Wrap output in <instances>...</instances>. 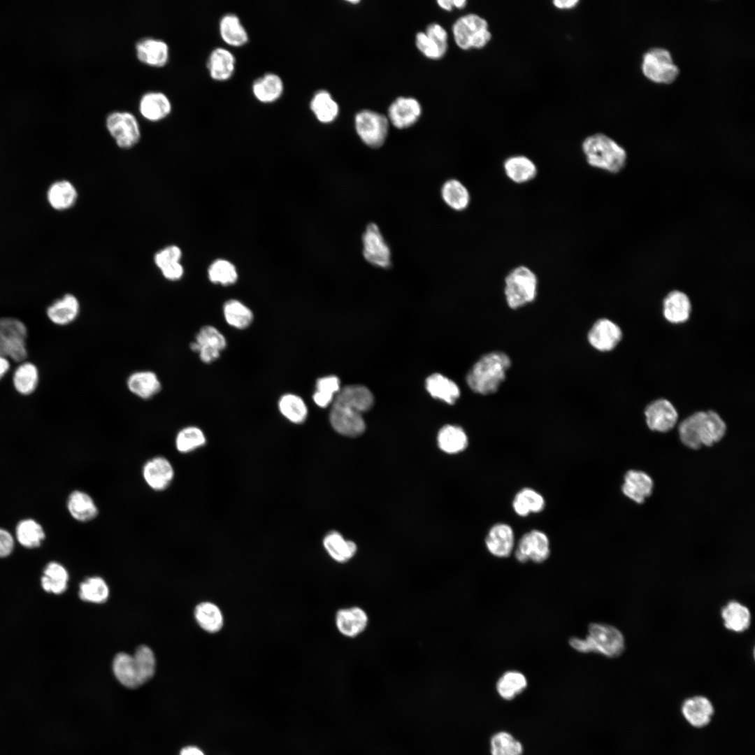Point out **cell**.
Wrapping results in <instances>:
<instances>
[{
	"label": "cell",
	"mask_w": 755,
	"mask_h": 755,
	"mask_svg": "<svg viewBox=\"0 0 755 755\" xmlns=\"http://www.w3.org/2000/svg\"><path fill=\"white\" fill-rule=\"evenodd\" d=\"M727 427L718 413L713 410L696 412L680 422L678 434L688 448L698 450L703 445L712 447L725 436Z\"/></svg>",
	"instance_id": "1"
},
{
	"label": "cell",
	"mask_w": 755,
	"mask_h": 755,
	"mask_svg": "<svg viewBox=\"0 0 755 755\" xmlns=\"http://www.w3.org/2000/svg\"><path fill=\"white\" fill-rule=\"evenodd\" d=\"M512 362L508 354L495 351L483 355L466 375L468 386L474 392L489 395L497 391Z\"/></svg>",
	"instance_id": "2"
},
{
	"label": "cell",
	"mask_w": 755,
	"mask_h": 755,
	"mask_svg": "<svg viewBox=\"0 0 755 755\" xmlns=\"http://www.w3.org/2000/svg\"><path fill=\"white\" fill-rule=\"evenodd\" d=\"M156 661L152 649L141 645L131 656L119 653L114 658L113 670L115 677L124 686L136 688L154 675Z\"/></svg>",
	"instance_id": "3"
},
{
	"label": "cell",
	"mask_w": 755,
	"mask_h": 755,
	"mask_svg": "<svg viewBox=\"0 0 755 755\" xmlns=\"http://www.w3.org/2000/svg\"><path fill=\"white\" fill-rule=\"evenodd\" d=\"M569 645L580 653H597L607 658H616L625 649L623 633L614 626L605 623H591L584 639L573 637Z\"/></svg>",
	"instance_id": "4"
},
{
	"label": "cell",
	"mask_w": 755,
	"mask_h": 755,
	"mask_svg": "<svg viewBox=\"0 0 755 755\" xmlns=\"http://www.w3.org/2000/svg\"><path fill=\"white\" fill-rule=\"evenodd\" d=\"M582 150L589 166L612 173H619L626 163L625 149L603 133L586 137Z\"/></svg>",
	"instance_id": "5"
},
{
	"label": "cell",
	"mask_w": 755,
	"mask_h": 755,
	"mask_svg": "<svg viewBox=\"0 0 755 755\" xmlns=\"http://www.w3.org/2000/svg\"><path fill=\"white\" fill-rule=\"evenodd\" d=\"M538 293V278L526 266L512 269L505 278L504 294L508 305L517 309L533 302Z\"/></svg>",
	"instance_id": "6"
},
{
	"label": "cell",
	"mask_w": 755,
	"mask_h": 755,
	"mask_svg": "<svg viewBox=\"0 0 755 755\" xmlns=\"http://www.w3.org/2000/svg\"><path fill=\"white\" fill-rule=\"evenodd\" d=\"M452 32L457 46L465 50L483 48L492 37L487 20L475 13L463 15L456 20Z\"/></svg>",
	"instance_id": "7"
},
{
	"label": "cell",
	"mask_w": 755,
	"mask_h": 755,
	"mask_svg": "<svg viewBox=\"0 0 755 755\" xmlns=\"http://www.w3.org/2000/svg\"><path fill=\"white\" fill-rule=\"evenodd\" d=\"M641 70L649 80L663 85L674 82L680 74L670 52L661 47H654L642 55Z\"/></svg>",
	"instance_id": "8"
},
{
	"label": "cell",
	"mask_w": 755,
	"mask_h": 755,
	"mask_svg": "<svg viewBox=\"0 0 755 755\" xmlns=\"http://www.w3.org/2000/svg\"><path fill=\"white\" fill-rule=\"evenodd\" d=\"M27 329L20 320L13 317L0 318V355L17 362L27 356Z\"/></svg>",
	"instance_id": "9"
},
{
	"label": "cell",
	"mask_w": 755,
	"mask_h": 755,
	"mask_svg": "<svg viewBox=\"0 0 755 755\" xmlns=\"http://www.w3.org/2000/svg\"><path fill=\"white\" fill-rule=\"evenodd\" d=\"M106 126L116 145L122 149L133 148L141 139L138 121L131 112H110L106 116Z\"/></svg>",
	"instance_id": "10"
},
{
	"label": "cell",
	"mask_w": 755,
	"mask_h": 755,
	"mask_svg": "<svg viewBox=\"0 0 755 755\" xmlns=\"http://www.w3.org/2000/svg\"><path fill=\"white\" fill-rule=\"evenodd\" d=\"M354 122L358 136L366 145L377 148L384 144L389 129V120L385 115L363 110L356 115Z\"/></svg>",
	"instance_id": "11"
},
{
	"label": "cell",
	"mask_w": 755,
	"mask_h": 755,
	"mask_svg": "<svg viewBox=\"0 0 755 755\" xmlns=\"http://www.w3.org/2000/svg\"><path fill=\"white\" fill-rule=\"evenodd\" d=\"M679 712L682 720L689 727L702 730L711 724L715 715V707L707 696L694 694L682 701Z\"/></svg>",
	"instance_id": "12"
},
{
	"label": "cell",
	"mask_w": 755,
	"mask_h": 755,
	"mask_svg": "<svg viewBox=\"0 0 755 755\" xmlns=\"http://www.w3.org/2000/svg\"><path fill=\"white\" fill-rule=\"evenodd\" d=\"M189 347L191 350L199 354L202 362L210 364L220 357L221 352L226 347V340L216 327L205 325L196 334L195 340Z\"/></svg>",
	"instance_id": "13"
},
{
	"label": "cell",
	"mask_w": 755,
	"mask_h": 755,
	"mask_svg": "<svg viewBox=\"0 0 755 755\" xmlns=\"http://www.w3.org/2000/svg\"><path fill=\"white\" fill-rule=\"evenodd\" d=\"M549 554V538L539 530H531L524 534L515 552L516 559L520 563L531 561L540 563L547 560Z\"/></svg>",
	"instance_id": "14"
},
{
	"label": "cell",
	"mask_w": 755,
	"mask_h": 755,
	"mask_svg": "<svg viewBox=\"0 0 755 755\" xmlns=\"http://www.w3.org/2000/svg\"><path fill=\"white\" fill-rule=\"evenodd\" d=\"M329 421L337 433L347 437L358 436L364 433L366 428L361 412L335 402L331 403Z\"/></svg>",
	"instance_id": "15"
},
{
	"label": "cell",
	"mask_w": 755,
	"mask_h": 755,
	"mask_svg": "<svg viewBox=\"0 0 755 755\" xmlns=\"http://www.w3.org/2000/svg\"><path fill=\"white\" fill-rule=\"evenodd\" d=\"M363 254L370 264L381 268L391 265V250L378 226L369 224L363 234Z\"/></svg>",
	"instance_id": "16"
},
{
	"label": "cell",
	"mask_w": 755,
	"mask_h": 755,
	"mask_svg": "<svg viewBox=\"0 0 755 755\" xmlns=\"http://www.w3.org/2000/svg\"><path fill=\"white\" fill-rule=\"evenodd\" d=\"M645 416L648 428L660 433L673 429L678 419L676 408L666 398H658L648 404L645 409Z\"/></svg>",
	"instance_id": "17"
},
{
	"label": "cell",
	"mask_w": 755,
	"mask_h": 755,
	"mask_svg": "<svg viewBox=\"0 0 755 755\" xmlns=\"http://www.w3.org/2000/svg\"><path fill=\"white\" fill-rule=\"evenodd\" d=\"M621 338L622 331L620 327L607 318L596 321L587 334L589 343L600 352L614 350Z\"/></svg>",
	"instance_id": "18"
},
{
	"label": "cell",
	"mask_w": 755,
	"mask_h": 755,
	"mask_svg": "<svg viewBox=\"0 0 755 755\" xmlns=\"http://www.w3.org/2000/svg\"><path fill=\"white\" fill-rule=\"evenodd\" d=\"M415 42L417 48L424 56L431 59H438L447 52V34L441 25L432 23L427 27L425 32L417 34Z\"/></svg>",
	"instance_id": "19"
},
{
	"label": "cell",
	"mask_w": 755,
	"mask_h": 755,
	"mask_svg": "<svg viewBox=\"0 0 755 755\" xmlns=\"http://www.w3.org/2000/svg\"><path fill=\"white\" fill-rule=\"evenodd\" d=\"M143 477L149 487L156 491L167 489L174 477V469L165 457L157 456L145 462L142 470Z\"/></svg>",
	"instance_id": "20"
},
{
	"label": "cell",
	"mask_w": 755,
	"mask_h": 755,
	"mask_svg": "<svg viewBox=\"0 0 755 755\" xmlns=\"http://www.w3.org/2000/svg\"><path fill=\"white\" fill-rule=\"evenodd\" d=\"M138 59L148 66L162 67L169 58L168 45L162 39L153 37L140 38L135 44Z\"/></svg>",
	"instance_id": "21"
},
{
	"label": "cell",
	"mask_w": 755,
	"mask_h": 755,
	"mask_svg": "<svg viewBox=\"0 0 755 755\" xmlns=\"http://www.w3.org/2000/svg\"><path fill=\"white\" fill-rule=\"evenodd\" d=\"M335 621L338 631L343 635L355 638L366 630L369 619L363 608L353 606L338 610L336 614Z\"/></svg>",
	"instance_id": "22"
},
{
	"label": "cell",
	"mask_w": 755,
	"mask_h": 755,
	"mask_svg": "<svg viewBox=\"0 0 755 755\" xmlns=\"http://www.w3.org/2000/svg\"><path fill=\"white\" fill-rule=\"evenodd\" d=\"M422 113L420 103L414 98L400 96L389 106L388 117L392 124L398 129H405L413 125Z\"/></svg>",
	"instance_id": "23"
},
{
	"label": "cell",
	"mask_w": 755,
	"mask_h": 755,
	"mask_svg": "<svg viewBox=\"0 0 755 755\" xmlns=\"http://www.w3.org/2000/svg\"><path fill=\"white\" fill-rule=\"evenodd\" d=\"M653 489V480L642 470H629L624 476L621 491L638 504L643 503L652 495Z\"/></svg>",
	"instance_id": "24"
},
{
	"label": "cell",
	"mask_w": 755,
	"mask_h": 755,
	"mask_svg": "<svg viewBox=\"0 0 755 755\" xmlns=\"http://www.w3.org/2000/svg\"><path fill=\"white\" fill-rule=\"evenodd\" d=\"M485 545L492 555L498 558L509 556L515 545L513 529L505 523L493 525L486 536Z\"/></svg>",
	"instance_id": "25"
},
{
	"label": "cell",
	"mask_w": 755,
	"mask_h": 755,
	"mask_svg": "<svg viewBox=\"0 0 755 755\" xmlns=\"http://www.w3.org/2000/svg\"><path fill=\"white\" fill-rule=\"evenodd\" d=\"M127 387L131 394L143 400L155 396L162 388L158 375L148 370L131 373L127 380Z\"/></svg>",
	"instance_id": "26"
},
{
	"label": "cell",
	"mask_w": 755,
	"mask_h": 755,
	"mask_svg": "<svg viewBox=\"0 0 755 755\" xmlns=\"http://www.w3.org/2000/svg\"><path fill=\"white\" fill-rule=\"evenodd\" d=\"M139 111L146 120L159 121L171 112L172 105L169 98L163 92L150 91L142 95L139 101Z\"/></svg>",
	"instance_id": "27"
},
{
	"label": "cell",
	"mask_w": 755,
	"mask_h": 755,
	"mask_svg": "<svg viewBox=\"0 0 755 755\" xmlns=\"http://www.w3.org/2000/svg\"><path fill=\"white\" fill-rule=\"evenodd\" d=\"M691 310L689 296L679 290L670 292L663 301V315L673 324H681L688 320Z\"/></svg>",
	"instance_id": "28"
},
{
	"label": "cell",
	"mask_w": 755,
	"mask_h": 755,
	"mask_svg": "<svg viewBox=\"0 0 755 755\" xmlns=\"http://www.w3.org/2000/svg\"><path fill=\"white\" fill-rule=\"evenodd\" d=\"M80 302L76 296L71 294H66L49 305L46 312L52 323L64 326L76 319L80 313Z\"/></svg>",
	"instance_id": "29"
},
{
	"label": "cell",
	"mask_w": 755,
	"mask_h": 755,
	"mask_svg": "<svg viewBox=\"0 0 755 755\" xmlns=\"http://www.w3.org/2000/svg\"><path fill=\"white\" fill-rule=\"evenodd\" d=\"M333 402L349 406L362 413L372 408L374 398L367 387L362 385H347L340 388Z\"/></svg>",
	"instance_id": "30"
},
{
	"label": "cell",
	"mask_w": 755,
	"mask_h": 755,
	"mask_svg": "<svg viewBox=\"0 0 755 755\" xmlns=\"http://www.w3.org/2000/svg\"><path fill=\"white\" fill-rule=\"evenodd\" d=\"M721 617L724 627L735 633L747 631L752 621L749 609L738 601L731 600L721 610Z\"/></svg>",
	"instance_id": "31"
},
{
	"label": "cell",
	"mask_w": 755,
	"mask_h": 755,
	"mask_svg": "<svg viewBox=\"0 0 755 755\" xmlns=\"http://www.w3.org/2000/svg\"><path fill=\"white\" fill-rule=\"evenodd\" d=\"M503 169L507 177L513 182L523 184L534 179L538 174L535 163L524 155H513L503 161Z\"/></svg>",
	"instance_id": "32"
},
{
	"label": "cell",
	"mask_w": 755,
	"mask_h": 755,
	"mask_svg": "<svg viewBox=\"0 0 755 755\" xmlns=\"http://www.w3.org/2000/svg\"><path fill=\"white\" fill-rule=\"evenodd\" d=\"M66 505L71 517L78 522L91 521L98 515V508L94 501L82 491H72L68 497Z\"/></svg>",
	"instance_id": "33"
},
{
	"label": "cell",
	"mask_w": 755,
	"mask_h": 755,
	"mask_svg": "<svg viewBox=\"0 0 755 755\" xmlns=\"http://www.w3.org/2000/svg\"><path fill=\"white\" fill-rule=\"evenodd\" d=\"M236 60L229 50L217 48L209 55L207 67L210 77L217 81L229 79L235 70Z\"/></svg>",
	"instance_id": "34"
},
{
	"label": "cell",
	"mask_w": 755,
	"mask_h": 755,
	"mask_svg": "<svg viewBox=\"0 0 755 755\" xmlns=\"http://www.w3.org/2000/svg\"><path fill=\"white\" fill-rule=\"evenodd\" d=\"M47 199L51 207L57 210H65L73 206L78 199L75 186L66 180L52 183L47 192Z\"/></svg>",
	"instance_id": "35"
},
{
	"label": "cell",
	"mask_w": 755,
	"mask_h": 755,
	"mask_svg": "<svg viewBox=\"0 0 755 755\" xmlns=\"http://www.w3.org/2000/svg\"><path fill=\"white\" fill-rule=\"evenodd\" d=\"M323 545L329 555L338 563H345L357 553V545L337 531L327 533L323 540Z\"/></svg>",
	"instance_id": "36"
},
{
	"label": "cell",
	"mask_w": 755,
	"mask_h": 755,
	"mask_svg": "<svg viewBox=\"0 0 755 755\" xmlns=\"http://www.w3.org/2000/svg\"><path fill=\"white\" fill-rule=\"evenodd\" d=\"M426 388L434 398L453 404L460 396L457 384L439 373H434L426 380Z\"/></svg>",
	"instance_id": "37"
},
{
	"label": "cell",
	"mask_w": 755,
	"mask_h": 755,
	"mask_svg": "<svg viewBox=\"0 0 755 755\" xmlns=\"http://www.w3.org/2000/svg\"><path fill=\"white\" fill-rule=\"evenodd\" d=\"M283 82L275 73H267L257 79L252 85L254 96L262 103H271L278 100L283 92Z\"/></svg>",
	"instance_id": "38"
},
{
	"label": "cell",
	"mask_w": 755,
	"mask_h": 755,
	"mask_svg": "<svg viewBox=\"0 0 755 755\" xmlns=\"http://www.w3.org/2000/svg\"><path fill=\"white\" fill-rule=\"evenodd\" d=\"M437 440L440 449L448 454H456L463 451L468 443L464 430L455 425L443 426L438 432Z\"/></svg>",
	"instance_id": "39"
},
{
	"label": "cell",
	"mask_w": 755,
	"mask_h": 755,
	"mask_svg": "<svg viewBox=\"0 0 755 755\" xmlns=\"http://www.w3.org/2000/svg\"><path fill=\"white\" fill-rule=\"evenodd\" d=\"M219 29L222 40L229 45L242 46L248 41L245 29L234 14L224 15L220 21Z\"/></svg>",
	"instance_id": "40"
},
{
	"label": "cell",
	"mask_w": 755,
	"mask_h": 755,
	"mask_svg": "<svg viewBox=\"0 0 755 755\" xmlns=\"http://www.w3.org/2000/svg\"><path fill=\"white\" fill-rule=\"evenodd\" d=\"M441 196L445 203L456 211H462L467 208L470 201L468 189L456 179H450L443 185Z\"/></svg>",
	"instance_id": "41"
},
{
	"label": "cell",
	"mask_w": 755,
	"mask_h": 755,
	"mask_svg": "<svg viewBox=\"0 0 755 755\" xmlns=\"http://www.w3.org/2000/svg\"><path fill=\"white\" fill-rule=\"evenodd\" d=\"M545 501L543 496L531 488H524L517 493L512 501V507L517 515L528 516L543 510Z\"/></svg>",
	"instance_id": "42"
},
{
	"label": "cell",
	"mask_w": 755,
	"mask_h": 755,
	"mask_svg": "<svg viewBox=\"0 0 755 755\" xmlns=\"http://www.w3.org/2000/svg\"><path fill=\"white\" fill-rule=\"evenodd\" d=\"M194 616L198 624L208 633H217L223 627V614L217 605L210 602L199 603Z\"/></svg>",
	"instance_id": "43"
},
{
	"label": "cell",
	"mask_w": 755,
	"mask_h": 755,
	"mask_svg": "<svg viewBox=\"0 0 755 755\" xmlns=\"http://www.w3.org/2000/svg\"><path fill=\"white\" fill-rule=\"evenodd\" d=\"M527 680L524 674L516 670L504 673L496 682V691L504 700H511L522 693L527 687Z\"/></svg>",
	"instance_id": "44"
},
{
	"label": "cell",
	"mask_w": 755,
	"mask_h": 755,
	"mask_svg": "<svg viewBox=\"0 0 755 755\" xmlns=\"http://www.w3.org/2000/svg\"><path fill=\"white\" fill-rule=\"evenodd\" d=\"M310 107L316 118L322 123L332 122L339 112L338 105L326 90H319L315 94Z\"/></svg>",
	"instance_id": "45"
},
{
	"label": "cell",
	"mask_w": 755,
	"mask_h": 755,
	"mask_svg": "<svg viewBox=\"0 0 755 755\" xmlns=\"http://www.w3.org/2000/svg\"><path fill=\"white\" fill-rule=\"evenodd\" d=\"M223 314L227 324L238 329L247 328L254 318L252 311L236 299H229L224 303Z\"/></svg>",
	"instance_id": "46"
},
{
	"label": "cell",
	"mask_w": 755,
	"mask_h": 755,
	"mask_svg": "<svg viewBox=\"0 0 755 755\" xmlns=\"http://www.w3.org/2000/svg\"><path fill=\"white\" fill-rule=\"evenodd\" d=\"M278 409L286 419L294 424H301L308 417V410L305 401L294 394L282 395L278 401Z\"/></svg>",
	"instance_id": "47"
},
{
	"label": "cell",
	"mask_w": 755,
	"mask_h": 755,
	"mask_svg": "<svg viewBox=\"0 0 755 755\" xmlns=\"http://www.w3.org/2000/svg\"><path fill=\"white\" fill-rule=\"evenodd\" d=\"M39 380L36 366L30 362H23L15 369L13 376L15 389L22 395H29L36 389Z\"/></svg>",
	"instance_id": "48"
},
{
	"label": "cell",
	"mask_w": 755,
	"mask_h": 755,
	"mask_svg": "<svg viewBox=\"0 0 755 755\" xmlns=\"http://www.w3.org/2000/svg\"><path fill=\"white\" fill-rule=\"evenodd\" d=\"M15 533L19 543L26 548L39 547L45 537L41 525L32 519L21 520L16 526Z\"/></svg>",
	"instance_id": "49"
},
{
	"label": "cell",
	"mask_w": 755,
	"mask_h": 755,
	"mask_svg": "<svg viewBox=\"0 0 755 755\" xmlns=\"http://www.w3.org/2000/svg\"><path fill=\"white\" fill-rule=\"evenodd\" d=\"M43 573L41 585L45 591L61 594L66 589L69 575L62 565L50 562L46 566Z\"/></svg>",
	"instance_id": "50"
},
{
	"label": "cell",
	"mask_w": 755,
	"mask_h": 755,
	"mask_svg": "<svg viewBox=\"0 0 755 755\" xmlns=\"http://www.w3.org/2000/svg\"><path fill=\"white\" fill-rule=\"evenodd\" d=\"M207 273L212 283L223 286L233 285L238 278L236 266L230 261L221 258L211 262Z\"/></svg>",
	"instance_id": "51"
},
{
	"label": "cell",
	"mask_w": 755,
	"mask_h": 755,
	"mask_svg": "<svg viewBox=\"0 0 755 755\" xmlns=\"http://www.w3.org/2000/svg\"><path fill=\"white\" fill-rule=\"evenodd\" d=\"M340 389V380L337 376L319 378L316 382L312 399L318 407L326 408L332 403Z\"/></svg>",
	"instance_id": "52"
},
{
	"label": "cell",
	"mask_w": 755,
	"mask_h": 755,
	"mask_svg": "<svg viewBox=\"0 0 755 755\" xmlns=\"http://www.w3.org/2000/svg\"><path fill=\"white\" fill-rule=\"evenodd\" d=\"M206 438L203 431L196 426H188L180 429L175 440V447L180 453H189L203 446Z\"/></svg>",
	"instance_id": "53"
},
{
	"label": "cell",
	"mask_w": 755,
	"mask_h": 755,
	"mask_svg": "<svg viewBox=\"0 0 755 755\" xmlns=\"http://www.w3.org/2000/svg\"><path fill=\"white\" fill-rule=\"evenodd\" d=\"M523 751L522 743L508 732H497L491 738V755H522Z\"/></svg>",
	"instance_id": "54"
},
{
	"label": "cell",
	"mask_w": 755,
	"mask_h": 755,
	"mask_svg": "<svg viewBox=\"0 0 755 755\" xmlns=\"http://www.w3.org/2000/svg\"><path fill=\"white\" fill-rule=\"evenodd\" d=\"M108 587L99 577L88 578L80 585L79 596L85 601L101 603L108 599Z\"/></svg>",
	"instance_id": "55"
},
{
	"label": "cell",
	"mask_w": 755,
	"mask_h": 755,
	"mask_svg": "<svg viewBox=\"0 0 755 755\" xmlns=\"http://www.w3.org/2000/svg\"><path fill=\"white\" fill-rule=\"evenodd\" d=\"M182 252L180 247L175 245H170L158 250L154 256V263L159 269L176 262H180Z\"/></svg>",
	"instance_id": "56"
},
{
	"label": "cell",
	"mask_w": 755,
	"mask_h": 755,
	"mask_svg": "<svg viewBox=\"0 0 755 755\" xmlns=\"http://www.w3.org/2000/svg\"><path fill=\"white\" fill-rule=\"evenodd\" d=\"M162 276L169 281H178L182 278L185 269L181 262L167 265L159 269Z\"/></svg>",
	"instance_id": "57"
},
{
	"label": "cell",
	"mask_w": 755,
	"mask_h": 755,
	"mask_svg": "<svg viewBox=\"0 0 755 755\" xmlns=\"http://www.w3.org/2000/svg\"><path fill=\"white\" fill-rule=\"evenodd\" d=\"M14 547V539L6 529L0 528V557L10 554Z\"/></svg>",
	"instance_id": "58"
},
{
	"label": "cell",
	"mask_w": 755,
	"mask_h": 755,
	"mask_svg": "<svg viewBox=\"0 0 755 755\" xmlns=\"http://www.w3.org/2000/svg\"><path fill=\"white\" fill-rule=\"evenodd\" d=\"M579 3V0H554L552 1L554 7L561 10L574 8Z\"/></svg>",
	"instance_id": "59"
},
{
	"label": "cell",
	"mask_w": 755,
	"mask_h": 755,
	"mask_svg": "<svg viewBox=\"0 0 755 755\" xmlns=\"http://www.w3.org/2000/svg\"><path fill=\"white\" fill-rule=\"evenodd\" d=\"M179 755H205L199 747L194 745H188L182 748Z\"/></svg>",
	"instance_id": "60"
},
{
	"label": "cell",
	"mask_w": 755,
	"mask_h": 755,
	"mask_svg": "<svg viewBox=\"0 0 755 755\" xmlns=\"http://www.w3.org/2000/svg\"><path fill=\"white\" fill-rule=\"evenodd\" d=\"M10 368V363L8 359L0 355V380L6 374Z\"/></svg>",
	"instance_id": "61"
},
{
	"label": "cell",
	"mask_w": 755,
	"mask_h": 755,
	"mask_svg": "<svg viewBox=\"0 0 755 755\" xmlns=\"http://www.w3.org/2000/svg\"><path fill=\"white\" fill-rule=\"evenodd\" d=\"M437 3L443 9L447 11L452 10L454 8L453 1L452 0H440Z\"/></svg>",
	"instance_id": "62"
},
{
	"label": "cell",
	"mask_w": 755,
	"mask_h": 755,
	"mask_svg": "<svg viewBox=\"0 0 755 755\" xmlns=\"http://www.w3.org/2000/svg\"><path fill=\"white\" fill-rule=\"evenodd\" d=\"M467 1L466 0H453L454 7L459 9H462L466 6Z\"/></svg>",
	"instance_id": "63"
},
{
	"label": "cell",
	"mask_w": 755,
	"mask_h": 755,
	"mask_svg": "<svg viewBox=\"0 0 755 755\" xmlns=\"http://www.w3.org/2000/svg\"><path fill=\"white\" fill-rule=\"evenodd\" d=\"M349 2H350V3H359V1H349Z\"/></svg>",
	"instance_id": "64"
}]
</instances>
